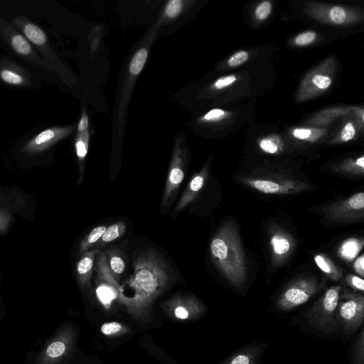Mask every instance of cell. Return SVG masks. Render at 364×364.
Segmentation results:
<instances>
[{
    "label": "cell",
    "instance_id": "6da1fadb",
    "mask_svg": "<svg viewBox=\"0 0 364 364\" xmlns=\"http://www.w3.org/2000/svg\"><path fill=\"white\" fill-rule=\"evenodd\" d=\"M133 273L120 286L118 302L134 319L149 321L152 305L170 282L168 267L153 250L142 251L133 263Z\"/></svg>",
    "mask_w": 364,
    "mask_h": 364
},
{
    "label": "cell",
    "instance_id": "7a4b0ae2",
    "mask_svg": "<svg viewBox=\"0 0 364 364\" xmlns=\"http://www.w3.org/2000/svg\"><path fill=\"white\" fill-rule=\"evenodd\" d=\"M210 255L221 274L236 288L243 287L247 265L240 237L230 222L223 223L213 237Z\"/></svg>",
    "mask_w": 364,
    "mask_h": 364
},
{
    "label": "cell",
    "instance_id": "3957f363",
    "mask_svg": "<svg viewBox=\"0 0 364 364\" xmlns=\"http://www.w3.org/2000/svg\"><path fill=\"white\" fill-rule=\"evenodd\" d=\"M77 330L69 323L60 326L26 364H66L76 347Z\"/></svg>",
    "mask_w": 364,
    "mask_h": 364
},
{
    "label": "cell",
    "instance_id": "277c9868",
    "mask_svg": "<svg viewBox=\"0 0 364 364\" xmlns=\"http://www.w3.org/2000/svg\"><path fill=\"white\" fill-rule=\"evenodd\" d=\"M341 287L329 288L321 299L307 312V319L311 326L326 333L337 331L338 320V304Z\"/></svg>",
    "mask_w": 364,
    "mask_h": 364
},
{
    "label": "cell",
    "instance_id": "5b68a950",
    "mask_svg": "<svg viewBox=\"0 0 364 364\" xmlns=\"http://www.w3.org/2000/svg\"><path fill=\"white\" fill-rule=\"evenodd\" d=\"M187 167L186 149L181 145L175 146L160 203V210H168L173 204L184 179Z\"/></svg>",
    "mask_w": 364,
    "mask_h": 364
},
{
    "label": "cell",
    "instance_id": "8992f818",
    "mask_svg": "<svg viewBox=\"0 0 364 364\" xmlns=\"http://www.w3.org/2000/svg\"><path fill=\"white\" fill-rule=\"evenodd\" d=\"M13 23L21 31L31 45H33L39 50L43 58L51 67L53 70H55L60 75V61L50 47L44 31L24 16H16L13 20Z\"/></svg>",
    "mask_w": 364,
    "mask_h": 364
},
{
    "label": "cell",
    "instance_id": "52a82bcc",
    "mask_svg": "<svg viewBox=\"0 0 364 364\" xmlns=\"http://www.w3.org/2000/svg\"><path fill=\"white\" fill-rule=\"evenodd\" d=\"M338 301V320L342 323L345 336L354 333L364 321V296L362 294L345 291Z\"/></svg>",
    "mask_w": 364,
    "mask_h": 364
},
{
    "label": "cell",
    "instance_id": "ba28073f",
    "mask_svg": "<svg viewBox=\"0 0 364 364\" xmlns=\"http://www.w3.org/2000/svg\"><path fill=\"white\" fill-rule=\"evenodd\" d=\"M165 314L171 319L190 321L200 317L205 311V305L191 294H177L162 304Z\"/></svg>",
    "mask_w": 364,
    "mask_h": 364
},
{
    "label": "cell",
    "instance_id": "9c48e42d",
    "mask_svg": "<svg viewBox=\"0 0 364 364\" xmlns=\"http://www.w3.org/2000/svg\"><path fill=\"white\" fill-rule=\"evenodd\" d=\"M0 36L21 58L45 69L53 70L46 61L38 55L27 38L1 18H0Z\"/></svg>",
    "mask_w": 364,
    "mask_h": 364
},
{
    "label": "cell",
    "instance_id": "30bf717a",
    "mask_svg": "<svg viewBox=\"0 0 364 364\" xmlns=\"http://www.w3.org/2000/svg\"><path fill=\"white\" fill-rule=\"evenodd\" d=\"M96 258V294L100 301L107 306L118 299L120 285L110 271L107 253L100 252Z\"/></svg>",
    "mask_w": 364,
    "mask_h": 364
},
{
    "label": "cell",
    "instance_id": "8fae6325",
    "mask_svg": "<svg viewBox=\"0 0 364 364\" xmlns=\"http://www.w3.org/2000/svg\"><path fill=\"white\" fill-rule=\"evenodd\" d=\"M317 291L312 279L304 278L291 284L280 295L277 307L282 311L291 310L306 302Z\"/></svg>",
    "mask_w": 364,
    "mask_h": 364
},
{
    "label": "cell",
    "instance_id": "7c38bea8",
    "mask_svg": "<svg viewBox=\"0 0 364 364\" xmlns=\"http://www.w3.org/2000/svg\"><path fill=\"white\" fill-rule=\"evenodd\" d=\"M73 131V126L53 127L46 129L26 142L22 147V151L28 154L42 152L67 137Z\"/></svg>",
    "mask_w": 364,
    "mask_h": 364
},
{
    "label": "cell",
    "instance_id": "4fadbf2b",
    "mask_svg": "<svg viewBox=\"0 0 364 364\" xmlns=\"http://www.w3.org/2000/svg\"><path fill=\"white\" fill-rule=\"evenodd\" d=\"M254 189L267 194L294 193L309 188V186L304 182L293 181H274L268 179L245 178L242 180Z\"/></svg>",
    "mask_w": 364,
    "mask_h": 364
},
{
    "label": "cell",
    "instance_id": "5bb4252c",
    "mask_svg": "<svg viewBox=\"0 0 364 364\" xmlns=\"http://www.w3.org/2000/svg\"><path fill=\"white\" fill-rule=\"evenodd\" d=\"M364 193L359 192L341 202L331 205L327 215L331 219L341 220L358 218L363 215Z\"/></svg>",
    "mask_w": 364,
    "mask_h": 364
},
{
    "label": "cell",
    "instance_id": "9a60e30c",
    "mask_svg": "<svg viewBox=\"0 0 364 364\" xmlns=\"http://www.w3.org/2000/svg\"><path fill=\"white\" fill-rule=\"evenodd\" d=\"M208 173V168L204 167L201 171L195 173L192 176L184 192L175 206L172 218L176 217L180 212L184 210L190 203H193L196 199L205 185Z\"/></svg>",
    "mask_w": 364,
    "mask_h": 364
},
{
    "label": "cell",
    "instance_id": "2e32d148",
    "mask_svg": "<svg viewBox=\"0 0 364 364\" xmlns=\"http://www.w3.org/2000/svg\"><path fill=\"white\" fill-rule=\"evenodd\" d=\"M0 80L12 86H30L31 80L29 73L14 61L0 60Z\"/></svg>",
    "mask_w": 364,
    "mask_h": 364
},
{
    "label": "cell",
    "instance_id": "e0dca14e",
    "mask_svg": "<svg viewBox=\"0 0 364 364\" xmlns=\"http://www.w3.org/2000/svg\"><path fill=\"white\" fill-rule=\"evenodd\" d=\"M100 253L99 250L91 249L82 254L76 264L77 283L83 291L90 289L95 260Z\"/></svg>",
    "mask_w": 364,
    "mask_h": 364
},
{
    "label": "cell",
    "instance_id": "ac0fdd59",
    "mask_svg": "<svg viewBox=\"0 0 364 364\" xmlns=\"http://www.w3.org/2000/svg\"><path fill=\"white\" fill-rule=\"evenodd\" d=\"M294 241L287 233L277 230L272 233L270 238V245L275 264H279L289 255Z\"/></svg>",
    "mask_w": 364,
    "mask_h": 364
},
{
    "label": "cell",
    "instance_id": "d6986e66",
    "mask_svg": "<svg viewBox=\"0 0 364 364\" xmlns=\"http://www.w3.org/2000/svg\"><path fill=\"white\" fill-rule=\"evenodd\" d=\"M261 346H250L232 353L218 364H257Z\"/></svg>",
    "mask_w": 364,
    "mask_h": 364
},
{
    "label": "cell",
    "instance_id": "ffe728a7",
    "mask_svg": "<svg viewBox=\"0 0 364 364\" xmlns=\"http://www.w3.org/2000/svg\"><path fill=\"white\" fill-rule=\"evenodd\" d=\"M364 245V240L359 237H350L343 241L338 250L339 257L346 262H350L358 255Z\"/></svg>",
    "mask_w": 364,
    "mask_h": 364
},
{
    "label": "cell",
    "instance_id": "44dd1931",
    "mask_svg": "<svg viewBox=\"0 0 364 364\" xmlns=\"http://www.w3.org/2000/svg\"><path fill=\"white\" fill-rule=\"evenodd\" d=\"M89 146V132L88 129L83 132L77 133L75 140V148L77 159L79 163V178L78 185H80L83 178L85 159L87 154Z\"/></svg>",
    "mask_w": 364,
    "mask_h": 364
},
{
    "label": "cell",
    "instance_id": "7402d4cb",
    "mask_svg": "<svg viewBox=\"0 0 364 364\" xmlns=\"http://www.w3.org/2000/svg\"><path fill=\"white\" fill-rule=\"evenodd\" d=\"M126 231V224L123 221H119L110 225L106 228L105 232L102 235L100 240L95 245L93 249L97 250L105 245L119 238L124 235Z\"/></svg>",
    "mask_w": 364,
    "mask_h": 364
},
{
    "label": "cell",
    "instance_id": "603a6c76",
    "mask_svg": "<svg viewBox=\"0 0 364 364\" xmlns=\"http://www.w3.org/2000/svg\"><path fill=\"white\" fill-rule=\"evenodd\" d=\"M314 261L317 267L333 280H338L342 277L339 268L323 254H317L314 256Z\"/></svg>",
    "mask_w": 364,
    "mask_h": 364
},
{
    "label": "cell",
    "instance_id": "cb8c5ba5",
    "mask_svg": "<svg viewBox=\"0 0 364 364\" xmlns=\"http://www.w3.org/2000/svg\"><path fill=\"white\" fill-rule=\"evenodd\" d=\"M107 227L100 225L92 230L80 242L79 250L80 253H84L90 250L100 240L106 230Z\"/></svg>",
    "mask_w": 364,
    "mask_h": 364
},
{
    "label": "cell",
    "instance_id": "d4e9b609",
    "mask_svg": "<svg viewBox=\"0 0 364 364\" xmlns=\"http://www.w3.org/2000/svg\"><path fill=\"white\" fill-rule=\"evenodd\" d=\"M107 255L108 264L110 271L115 279H119L125 269V263L120 254L116 250H108L105 252Z\"/></svg>",
    "mask_w": 364,
    "mask_h": 364
},
{
    "label": "cell",
    "instance_id": "484cf974",
    "mask_svg": "<svg viewBox=\"0 0 364 364\" xmlns=\"http://www.w3.org/2000/svg\"><path fill=\"white\" fill-rule=\"evenodd\" d=\"M100 331L107 337H117L129 333L131 328L124 323L111 321L104 323L100 327Z\"/></svg>",
    "mask_w": 364,
    "mask_h": 364
},
{
    "label": "cell",
    "instance_id": "4316f807",
    "mask_svg": "<svg viewBox=\"0 0 364 364\" xmlns=\"http://www.w3.org/2000/svg\"><path fill=\"white\" fill-rule=\"evenodd\" d=\"M148 56V52L146 49L142 48H140L134 55L129 64V72L132 75H138L143 69Z\"/></svg>",
    "mask_w": 364,
    "mask_h": 364
},
{
    "label": "cell",
    "instance_id": "83f0119b",
    "mask_svg": "<svg viewBox=\"0 0 364 364\" xmlns=\"http://www.w3.org/2000/svg\"><path fill=\"white\" fill-rule=\"evenodd\" d=\"M354 364H364V329L357 338L354 348Z\"/></svg>",
    "mask_w": 364,
    "mask_h": 364
},
{
    "label": "cell",
    "instance_id": "f1b7e54d",
    "mask_svg": "<svg viewBox=\"0 0 364 364\" xmlns=\"http://www.w3.org/2000/svg\"><path fill=\"white\" fill-rule=\"evenodd\" d=\"M183 1L181 0L169 1L165 8V14L170 18L176 17L182 9Z\"/></svg>",
    "mask_w": 364,
    "mask_h": 364
},
{
    "label": "cell",
    "instance_id": "f546056e",
    "mask_svg": "<svg viewBox=\"0 0 364 364\" xmlns=\"http://www.w3.org/2000/svg\"><path fill=\"white\" fill-rule=\"evenodd\" d=\"M272 5L267 1L260 3L255 10V16L258 19H265L271 13Z\"/></svg>",
    "mask_w": 364,
    "mask_h": 364
},
{
    "label": "cell",
    "instance_id": "4dcf8cb0",
    "mask_svg": "<svg viewBox=\"0 0 364 364\" xmlns=\"http://www.w3.org/2000/svg\"><path fill=\"white\" fill-rule=\"evenodd\" d=\"M248 58V54L246 51L240 50L234 53L228 60L230 67L238 66L245 63Z\"/></svg>",
    "mask_w": 364,
    "mask_h": 364
},
{
    "label": "cell",
    "instance_id": "1f68e13d",
    "mask_svg": "<svg viewBox=\"0 0 364 364\" xmlns=\"http://www.w3.org/2000/svg\"><path fill=\"white\" fill-rule=\"evenodd\" d=\"M346 283L355 290L360 291L361 292L364 290V280L360 277L348 274L346 277Z\"/></svg>",
    "mask_w": 364,
    "mask_h": 364
},
{
    "label": "cell",
    "instance_id": "d6a6232c",
    "mask_svg": "<svg viewBox=\"0 0 364 364\" xmlns=\"http://www.w3.org/2000/svg\"><path fill=\"white\" fill-rule=\"evenodd\" d=\"M329 15L331 20L337 24L342 23L346 18L344 10L339 6L333 7L330 10Z\"/></svg>",
    "mask_w": 364,
    "mask_h": 364
},
{
    "label": "cell",
    "instance_id": "836d02e7",
    "mask_svg": "<svg viewBox=\"0 0 364 364\" xmlns=\"http://www.w3.org/2000/svg\"><path fill=\"white\" fill-rule=\"evenodd\" d=\"M316 33L312 31H307L299 34L295 38V43L299 46H304L311 43L314 41Z\"/></svg>",
    "mask_w": 364,
    "mask_h": 364
},
{
    "label": "cell",
    "instance_id": "e575fe53",
    "mask_svg": "<svg viewBox=\"0 0 364 364\" xmlns=\"http://www.w3.org/2000/svg\"><path fill=\"white\" fill-rule=\"evenodd\" d=\"M312 81L317 87H318L321 89L328 87L331 82V80L328 77L323 76L321 75H314L312 79Z\"/></svg>",
    "mask_w": 364,
    "mask_h": 364
},
{
    "label": "cell",
    "instance_id": "d590c367",
    "mask_svg": "<svg viewBox=\"0 0 364 364\" xmlns=\"http://www.w3.org/2000/svg\"><path fill=\"white\" fill-rule=\"evenodd\" d=\"M355 135V129L351 123H348L345 125L342 133L341 139L343 141H347L353 138Z\"/></svg>",
    "mask_w": 364,
    "mask_h": 364
},
{
    "label": "cell",
    "instance_id": "8d00e7d4",
    "mask_svg": "<svg viewBox=\"0 0 364 364\" xmlns=\"http://www.w3.org/2000/svg\"><path fill=\"white\" fill-rule=\"evenodd\" d=\"M259 145L262 149L267 153L274 154L278 151L277 144L267 139L262 140Z\"/></svg>",
    "mask_w": 364,
    "mask_h": 364
},
{
    "label": "cell",
    "instance_id": "74e56055",
    "mask_svg": "<svg viewBox=\"0 0 364 364\" xmlns=\"http://www.w3.org/2000/svg\"><path fill=\"white\" fill-rule=\"evenodd\" d=\"M353 269L361 277H364V255H361L355 259L353 263Z\"/></svg>",
    "mask_w": 364,
    "mask_h": 364
},
{
    "label": "cell",
    "instance_id": "f35d334b",
    "mask_svg": "<svg viewBox=\"0 0 364 364\" xmlns=\"http://www.w3.org/2000/svg\"><path fill=\"white\" fill-rule=\"evenodd\" d=\"M236 80L234 75L225 76L219 78L215 82V86L218 89L225 87Z\"/></svg>",
    "mask_w": 364,
    "mask_h": 364
},
{
    "label": "cell",
    "instance_id": "ab89813d",
    "mask_svg": "<svg viewBox=\"0 0 364 364\" xmlns=\"http://www.w3.org/2000/svg\"><path fill=\"white\" fill-rule=\"evenodd\" d=\"M11 218L9 215L5 212L0 210V232L5 231L8 228Z\"/></svg>",
    "mask_w": 364,
    "mask_h": 364
},
{
    "label": "cell",
    "instance_id": "60d3db41",
    "mask_svg": "<svg viewBox=\"0 0 364 364\" xmlns=\"http://www.w3.org/2000/svg\"><path fill=\"white\" fill-rule=\"evenodd\" d=\"M87 127H88V118H87V114L85 112H83L81 115L80 119L78 122V124H77V133L85 132V130L87 129Z\"/></svg>",
    "mask_w": 364,
    "mask_h": 364
},
{
    "label": "cell",
    "instance_id": "b9f144b4",
    "mask_svg": "<svg viewBox=\"0 0 364 364\" xmlns=\"http://www.w3.org/2000/svg\"><path fill=\"white\" fill-rule=\"evenodd\" d=\"M224 114V112L220 109H212L208 112L205 116L204 119L206 120H213Z\"/></svg>",
    "mask_w": 364,
    "mask_h": 364
},
{
    "label": "cell",
    "instance_id": "7bdbcfd3",
    "mask_svg": "<svg viewBox=\"0 0 364 364\" xmlns=\"http://www.w3.org/2000/svg\"><path fill=\"white\" fill-rule=\"evenodd\" d=\"M293 134L296 138L304 139L308 138L311 134V131L309 129H295Z\"/></svg>",
    "mask_w": 364,
    "mask_h": 364
}]
</instances>
